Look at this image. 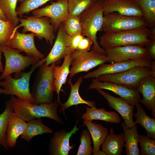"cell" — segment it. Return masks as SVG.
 <instances>
[{
	"label": "cell",
	"instance_id": "obj_45",
	"mask_svg": "<svg viewBox=\"0 0 155 155\" xmlns=\"http://www.w3.org/2000/svg\"><path fill=\"white\" fill-rule=\"evenodd\" d=\"M0 19L5 21L9 20L7 17L4 15L0 9Z\"/></svg>",
	"mask_w": 155,
	"mask_h": 155
},
{
	"label": "cell",
	"instance_id": "obj_26",
	"mask_svg": "<svg viewBox=\"0 0 155 155\" xmlns=\"http://www.w3.org/2000/svg\"><path fill=\"white\" fill-rule=\"evenodd\" d=\"M83 123L89 131L93 143V154L98 155L101 145L108 134V129L101 124L84 120Z\"/></svg>",
	"mask_w": 155,
	"mask_h": 155
},
{
	"label": "cell",
	"instance_id": "obj_32",
	"mask_svg": "<svg viewBox=\"0 0 155 155\" xmlns=\"http://www.w3.org/2000/svg\"><path fill=\"white\" fill-rule=\"evenodd\" d=\"M18 0H0V9L8 19L17 26L19 22L16 12Z\"/></svg>",
	"mask_w": 155,
	"mask_h": 155
},
{
	"label": "cell",
	"instance_id": "obj_11",
	"mask_svg": "<svg viewBox=\"0 0 155 155\" xmlns=\"http://www.w3.org/2000/svg\"><path fill=\"white\" fill-rule=\"evenodd\" d=\"M152 61L151 60L145 57L115 62L110 64L104 63L99 65L97 69L85 75L84 78L86 79H96L102 75L117 73L137 66L150 67Z\"/></svg>",
	"mask_w": 155,
	"mask_h": 155
},
{
	"label": "cell",
	"instance_id": "obj_16",
	"mask_svg": "<svg viewBox=\"0 0 155 155\" xmlns=\"http://www.w3.org/2000/svg\"><path fill=\"white\" fill-rule=\"evenodd\" d=\"M96 90L106 100L109 107L115 110L121 115L127 127L131 128L136 125L133 119L135 105L121 97L112 96L102 89Z\"/></svg>",
	"mask_w": 155,
	"mask_h": 155
},
{
	"label": "cell",
	"instance_id": "obj_21",
	"mask_svg": "<svg viewBox=\"0 0 155 155\" xmlns=\"http://www.w3.org/2000/svg\"><path fill=\"white\" fill-rule=\"evenodd\" d=\"M71 60V53L69 52L64 58L62 65L57 66L55 64L53 69V87L54 92L57 95V100L59 104L61 103L60 98V92L62 91L63 85L66 82L67 76L70 73V67Z\"/></svg>",
	"mask_w": 155,
	"mask_h": 155
},
{
	"label": "cell",
	"instance_id": "obj_19",
	"mask_svg": "<svg viewBox=\"0 0 155 155\" xmlns=\"http://www.w3.org/2000/svg\"><path fill=\"white\" fill-rule=\"evenodd\" d=\"M79 130L77 124L70 131L62 130L53 134L50 142L49 150L50 155H68L69 151L73 148L70 145L69 139L72 135Z\"/></svg>",
	"mask_w": 155,
	"mask_h": 155
},
{
	"label": "cell",
	"instance_id": "obj_29",
	"mask_svg": "<svg viewBox=\"0 0 155 155\" xmlns=\"http://www.w3.org/2000/svg\"><path fill=\"white\" fill-rule=\"evenodd\" d=\"M27 123L25 130L20 136L21 138L28 142L36 136L53 132L52 129L44 124L41 118L31 120Z\"/></svg>",
	"mask_w": 155,
	"mask_h": 155
},
{
	"label": "cell",
	"instance_id": "obj_22",
	"mask_svg": "<svg viewBox=\"0 0 155 155\" xmlns=\"http://www.w3.org/2000/svg\"><path fill=\"white\" fill-rule=\"evenodd\" d=\"M27 125L26 121L13 112L9 119L7 131V144L9 148L16 146L18 138L25 131Z\"/></svg>",
	"mask_w": 155,
	"mask_h": 155
},
{
	"label": "cell",
	"instance_id": "obj_12",
	"mask_svg": "<svg viewBox=\"0 0 155 155\" xmlns=\"http://www.w3.org/2000/svg\"><path fill=\"white\" fill-rule=\"evenodd\" d=\"M51 3L49 5L33 10L32 14L33 16L37 18H49L55 33L68 15L67 1V0H57Z\"/></svg>",
	"mask_w": 155,
	"mask_h": 155
},
{
	"label": "cell",
	"instance_id": "obj_42",
	"mask_svg": "<svg viewBox=\"0 0 155 155\" xmlns=\"http://www.w3.org/2000/svg\"><path fill=\"white\" fill-rule=\"evenodd\" d=\"M150 29V33L148 37L149 39H155V27Z\"/></svg>",
	"mask_w": 155,
	"mask_h": 155
},
{
	"label": "cell",
	"instance_id": "obj_38",
	"mask_svg": "<svg viewBox=\"0 0 155 155\" xmlns=\"http://www.w3.org/2000/svg\"><path fill=\"white\" fill-rule=\"evenodd\" d=\"M140 145L141 149L139 152L141 155H155V140L147 136L139 135Z\"/></svg>",
	"mask_w": 155,
	"mask_h": 155
},
{
	"label": "cell",
	"instance_id": "obj_48",
	"mask_svg": "<svg viewBox=\"0 0 155 155\" xmlns=\"http://www.w3.org/2000/svg\"><path fill=\"white\" fill-rule=\"evenodd\" d=\"M23 0H18V1L21 3L23 1Z\"/></svg>",
	"mask_w": 155,
	"mask_h": 155
},
{
	"label": "cell",
	"instance_id": "obj_7",
	"mask_svg": "<svg viewBox=\"0 0 155 155\" xmlns=\"http://www.w3.org/2000/svg\"><path fill=\"white\" fill-rule=\"evenodd\" d=\"M146 28L143 17L125 16L115 12L104 14L102 29L104 32L115 33Z\"/></svg>",
	"mask_w": 155,
	"mask_h": 155
},
{
	"label": "cell",
	"instance_id": "obj_30",
	"mask_svg": "<svg viewBox=\"0 0 155 155\" xmlns=\"http://www.w3.org/2000/svg\"><path fill=\"white\" fill-rule=\"evenodd\" d=\"M13 112L11 101L8 100L5 109L0 114V145L7 150L9 148L7 144V131L9 119Z\"/></svg>",
	"mask_w": 155,
	"mask_h": 155
},
{
	"label": "cell",
	"instance_id": "obj_8",
	"mask_svg": "<svg viewBox=\"0 0 155 155\" xmlns=\"http://www.w3.org/2000/svg\"><path fill=\"white\" fill-rule=\"evenodd\" d=\"M0 46L5 60L4 69L0 76V80L12 73L19 74L26 68L40 59L34 57L23 55L20 53L22 51L18 49L11 48L7 46Z\"/></svg>",
	"mask_w": 155,
	"mask_h": 155
},
{
	"label": "cell",
	"instance_id": "obj_49",
	"mask_svg": "<svg viewBox=\"0 0 155 155\" xmlns=\"http://www.w3.org/2000/svg\"><path fill=\"white\" fill-rule=\"evenodd\" d=\"M97 0H94V1H97Z\"/></svg>",
	"mask_w": 155,
	"mask_h": 155
},
{
	"label": "cell",
	"instance_id": "obj_39",
	"mask_svg": "<svg viewBox=\"0 0 155 155\" xmlns=\"http://www.w3.org/2000/svg\"><path fill=\"white\" fill-rule=\"evenodd\" d=\"M84 37L81 34L70 36L68 42V49L70 52L72 53L76 51L80 42Z\"/></svg>",
	"mask_w": 155,
	"mask_h": 155
},
{
	"label": "cell",
	"instance_id": "obj_20",
	"mask_svg": "<svg viewBox=\"0 0 155 155\" xmlns=\"http://www.w3.org/2000/svg\"><path fill=\"white\" fill-rule=\"evenodd\" d=\"M137 89L143 96L140 102L151 111L152 117L155 118V77L150 75L143 78Z\"/></svg>",
	"mask_w": 155,
	"mask_h": 155
},
{
	"label": "cell",
	"instance_id": "obj_37",
	"mask_svg": "<svg viewBox=\"0 0 155 155\" xmlns=\"http://www.w3.org/2000/svg\"><path fill=\"white\" fill-rule=\"evenodd\" d=\"M16 26L10 20L0 19V46H6Z\"/></svg>",
	"mask_w": 155,
	"mask_h": 155
},
{
	"label": "cell",
	"instance_id": "obj_33",
	"mask_svg": "<svg viewBox=\"0 0 155 155\" xmlns=\"http://www.w3.org/2000/svg\"><path fill=\"white\" fill-rule=\"evenodd\" d=\"M61 25L65 32L69 36L82 33V28L80 16L69 14L66 19Z\"/></svg>",
	"mask_w": 155,
	"mask_h": 155
},
{
	"label": "cell",
	"instance_id": "obj_35",
	"mask_svg": "<svg viewBox=\"0 0 155 155\" xmlns=\"http://www.w3.org/2000/svg\"><path fill=\"white\" fill-rule=\"evenodd\" d=\"M91 138V135L88 129L82 131L80 135V144L76 155H90L93 154Z\"/></svg>",
	"mask_w": 155,
	"mask_h": 155
},
{
	"label": "cell",
	"instance_id": "obj_28",
	"mask_svg": "<svg viewBox=\"0 0 155 155\" xmlns=\"http://www.w3.org/2000/svg\"><path fill=\"white\" fill-rule=\"evenodd\" d=\"M137 112L133 115L136 118L135 124H138L146 130L147 136L155 139V119L149 116L140 102L135 105Z\"/></svg>",
	"mask_w": 155,
	"mask_h": 155
},
{
	"label": "cell",
	"instance_id": "obj_10",
	"mask_svg": "<svg viewBox=\"0 0 155 155\" xmlns=\"http://www.w3.org/2000/svg\"><path fill=\"white\" fill-rule=\"evenodd\" d=\"M71 67L70 77L72 78L76 74L82 72H88L93 68L108 62L105 54L92 50L81 52L71 53Z\"/></svg>",
	"mask_w": 155,
	"mask_h": 155
},
{
	"label": "cell",
	"instance_id": "obj_46",
	"mask_svg": "<svg viewBox=\"0 0 155 155\" xmlns=\"http://www.w3.org/2000/svg\"><path fill=\"white\" fill-rule=\"evenodd\" d=\"M107 155L106 153L104 151H102H102L100 150L99 152L98 155Z\"/></svg>",
	"mask_w": 155,
	"mask_h": 155
},
{
	"label": "cell",
	"instance_id": "obj_14",
	"mask_svg": "<svg viewBox=\"0 0 155 155\" xmlns=\"http://www.w3.org/2000/svg\"><path fill=\"white\" fill-rule=\"evenodd\" d=\"M35 36L36 34L33 32L25 34L17 30L11 36L6 46L23 51L26 55L41 59L44 58L45 56L36 48L34 42Z\"/></svg>",
	"mask_w": 155,
	"mask_h": 155
},
{
	"label": "cell",
	"instance_id": "obj_43",
	"mask_svg": "<svg viewBox=\"0 0 155 155\" xmlns=\"http://www.w3.org/2000/svg\"><path fill=\"white\" fill-rule=\"evenodd\" d=\"M150 68L152 71V75L155 77V61H152V63Z\"/></svg>",
	"mask_w": 155,
	"mask_h": 155
},
{
	"label": "cell",
	"instance_id": "obj_36",
	"mask_svg": "<svg viewBox=\"0 0 155 155\" xmlns=\"http://www.w3.org/2000/svg\"><path fill=\"white\" fill-rule=\"evenodd\" d=\"M52 0H24L16 9L17 14L18 16H22L24 14H28L47 2Z\"/></svg>",
	"mask_w": 155,
	"mask_h": 155
},
{
	"label": "cell",
	"instance_id": "obj_44",
	"mask_svg": "<svg viewBox=\"0 0 155 155\" xmlns=\"http://www.w3.org/2000/svg\"><path fill=\"white\" fill-rule=\"evenodd\" d=\"M2 51L0 46V72L2 73L3 71V69L2 63L1 62V53Z\"/></svg>",
	"mask_w": 155,
	"mask_h": 155
},
{
	"label": "cell",
	"instance_id": "obj_24",
	"mask_svg": "<svg viewBox=\"0 0 155 155\" xmlns=\"http://www.w3.org/2000/svg\"><path fill=\"white\" fill-rule=\"evenodd\" d=\"M82 76L79 77L73 84L72 83L71 79L69 78L68 81L70 86L71 91L67 101L64 103H61L59 111L60 113H64L65 110L72 106L79 104H85L90 107L95 106L96 102L94 101H88L83 99L79 93L80 86L83 81Z\"/></svg>",
	"mask_w": 155,
	"mask_h": 155
},
{
	"label": "cell",
	"instance_id": "obj_2",
	"mask_svg": "<svg viewBox=\"0 0 155 155\" xmlns=\"http://www.w3.org/2000/svg\"><path fill=\"white\" fill-rule=\"evenodd\" d=\"M103 0L95 1L92 5L80 15L82 30L81 34L90 38L93 44L91 49L105 54V50L99 45L97 34L102 30L103 21Z\"/></svg>",
	"mask_w": 155,
	"mask_h": 155
},
{
	"label": "cell",
	"instance_id": "obj_31",
	"mask_svg": "<svg viewBox=\"0 0 155 155\" xmlns=\"http://www.w3.org/2000/svg\"><path fill=\"white\" fill-rule=\"evenodd\" d=\"M140 7L149 29L155 27V0H134Z\"/></svg>",
	"mask_w": 155,
	"mask_h": 155
},
{
	"label": "cell",
	"instance_id": "obj_9",
	"mask_svg": "<svg viewBox=\"0 0 155 155\" xmlns=\"http://www.w3.org/2000/svg\"><path fill=\"white\" fill-rule=\"evenodd\" d=\"M150 75H152L150 67L137 66L119 73L102 75L96 79L100 81L115 83L135 89H137L143 78Z\"/></svg>",
	"mask_w": 155,
	"mask_h": 155
},
{
	"label": "cell",
	"instance_id": "obj_40",
	"mask_svg": "<svg viewBox=\"0 0 155 155\" xmlns=\"http://www.w3.org/2000/svg\"><path fill=\"white\" fill-rule=\"evenodd\" d=\"M93 42L90 38L85 36L82 39L76 51L83 52L90 51Z\"/></svg>",
	"mask_w": 155,
	"mask_h": 155
},
{
	"label": "cell",
	"instance_id": "obj_41",
	"mask_svg": "<svg viewBox=\"0 0 155 155\" xmlns=\"http://www.w3.org/2000/svg\"><path fill=\"white\" fill-rule=\"evenodd\" d=\"M145 47L147 57L152 60H155V39H150Z\"/></svg>",
	"mask_w": 155,
	"mask_h": 155
},
{
	"label": "cell",
	"instance_id": "obj_4",
	"mask_svg": "<svg viewBox=\"0 0 155 155\" xmlns=\"http://www.w3.org/2000/svg\"><path fill=\"white\" fill-rule=\"evenodd\" d=\"M150 31V29L146 28L115 33L104 32L100 37V44L104 50L132 44L145 46L150 40L148 38Z\"/></svg>",
	"mask_w": 155,
	"mask_h": 155
},
{
	"label": "cell",
	"instance_id": "obj_5",
	"mask_svg": "<svg viewBox=\"0 0 155 155\" xmlns=\"http://www.w3.org/2000/svg\"><path fill=\"white\" fill-rule=\"evenodd\" d=\"M44 58L33 64L30 70L28 72L22 71L15 75L17 78H13L11 75L0 82V86L5 91V94L16 96L19 98L34 104L29 88V81L32 74L34 70L45 63Z\"/></svg>",
	"mask_w": 155,
	"mask_h": 155
},
{
	"label": "cell",
	"instance_id": "obj_47",
	"mask_svg": "<svg viewBox=\"0 0 155 155\" xmlns=\"http://www.w3.org/2000/svg\"><path fill=\"white\" fill-rule=\"evenodd\" d=\"M5 94V91L4 89H3L0 88V94Z\"/></svg>",
	"mask_w": 155,
	"mask_h": 155
},
{
	"label": "cell",
	"instance_id": "obj_15",
	"mask_svg": "<svg viewBox=\"0 0 155 155\" xmlns=\"http://www.w3.org/2000/svg\"><path fill=\"white\" fill-rule=\"evenodd\" d=\"M105 89L110 90L131 104L135 105L140 102V93L137 89H130L125 86L111 82H101L93 78L89 89Z\"/></svg>",
	"mask_w": 155,
	"mask_h": 155
},
{
	"label": "cell",
	"instance_id": "obj_27",
	"mask_svg": "<svg viewBox=\"0 0 155 155\" xmlns=\"http://www.w3.org/2000/svg\"><path fill=\"white\" fill-rule=\"evenodd\" d=\"M121 126L124 132L126 155H140L138 146L139 135L137 126L136 125L133 127L128 128L124 122L121 123Z\"/></svg>",
	"mask_w": 155,
	"mask_h": 155
},
{
	"label": "cell",
	"instance_id": "obj_17",
	"mask_svg": "<svg viewBox=\"0 0 155 155\" xmlns=\"http://www.w3.org/2000/svg\"><path fill=\"white\" fill-rule=\"evenodd\" d=\"M103 14L115 12L128 16L143 17L142 10L134 0H103Z\"/></svg>",
	"mask_w": 155,
	"mask_h": 155
},
{
	"label": "cell",
	"instance_id": "obj_3",
	"mask_svg": "<svg viewBox=\"0 0 155 155\" xmlns=\"http://www.w3.org/2000/svg\"><path fill=\"white\" fill-rule=\"evenodd\" d=\"M55 63L50 65H40L35 75L30 93L34 104H49L53 102V69Z\"/></svg>",
	"mask_w": 155,
	"mask_h": 155
},
{
	"label": "cell",
	"instance_id": "obj_1",
	"mask_svg": "<svg viewBox=\"0 0 155 155\" xmlns=\"http://www.w3.org/2000/svg\"><path fill=\"white\" fill-rule=\"evenodd\" d=\"M13 112L26 122L46 117L52 119L61 125L64 123L58 116L57 111L59 103L55 99L51 103L35 104L11 96L10 99Z\"/></svg>",
	"mask_w": 155,
	"mask_h": 155
},
{
	"label": "cell",
	"instance_id": "obj_6",
	"mask_svg": "<svg viewBox=\"0 0 155 155\" xmlns=\"http://www.w3.org/2000/svg\"><path fill=\"white\" fill-rule=\"evenodd\" d=\"M23 17L19 18V22L20 23L16 26L11 36L19 28L23 27L22 33H26L28 32H31L35 34L39 40L44 38L48 44L51 46L52 45L55 37L53 26L49 18H37L33 16Z\"/></svg>",
	"mask_w": 155,
	"mask_h": 155
},
{
	"label": "cell",
	"instance_id": "obj_23",
	"mask_svg": "<svg viewBox=\"0 0 155 155\" xmlns=\"http://www.w3.org/2000/svg\"><path fill=\"white\" fill-rule=\"evenodd\" d=\"M125 144L123 133L116 134L114 133L113 128L111 127L101 146L102 150L107 155H121L123 153Z\"/></svg>",
	"mask_w": 155,
	"mask_h": 155
},
{
	"label": "cell",
	"instance_id": "obj_34",
	"mask_svg": "<svg viewBox=\"0 0 155 155\" xmlns=\"http://www.w3.org/2000/svg\"><path fill=\"white\" fill-rule=\"evenodd\" d=\"M69 14L80 16L90 7L95 1L94 0H67Z\"/></svg>",
	"mask_w": 155,
	"mask_h": 155
},
{
	"label": "cell",
	"instance_id": "obj_13",
	"mask_svg": "<svg viewBox=\"0 0 155 155\" xmlns=\"http://www.w3.org/2000/svg\"><path fill=\"white\" fill-rule=\"evenodd\" d=\"M104 50L108 62L111 63L147 57L144 46L139 44L115 47Z\"/></svg>",
	"mask_w": 155,
	"mask_h": 155
},
{
	"label": "cell",
	"instance_id": "obj_25",
	"mask_svg": "<svg viewBox=\"0 0 155 155\" xmlns=\"http://www.w3.org/2000/svg\"><path fill=\"white\" fill-rule=\"evenodd\" d=\"M86 109V112L82 116V118L84 120L89 121L100 120L115 123H119L121 120L116 112L107 111L103 107L97 108L96 106L87 107Z\"/></svg>",
	"mask_w": 155,
	"mask_h": 155
},
{
	"label": "cell",
	"instance_id": "obj_18",
	"mask_svg": "<svg viewBox=\"0 0 155 155\" xmlns=\"http://www.w3.org/2000/svg\"><path fill=\"white\" fill-rule=\"evenodd\" d=\"M70 36L63 29L61 25L58 29L57 36L54 45L48 55L44 58L46 65H49L53 63L56 64L60 63L61 60L68 54V42Z\"/></svg>",
	"mask_w": 155,
	"mask_h": 155
}]
</instances>
